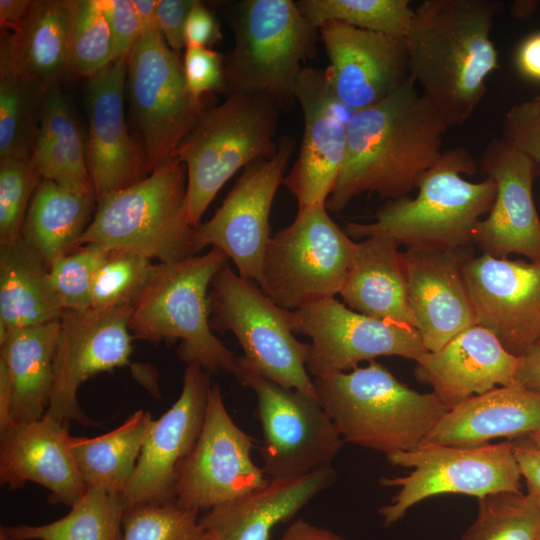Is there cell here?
<instances>
[{
    "label": "cell",
    "instance_id": "obj_1",
    "mask_svg": "<svg viewBox=\"0 0 540 540\" xmlns=\"http://www.w3.org/2000/svg\"><path fill=\"white\" fill-rule=\"evenodd\" d=\"M448 126L409 76L388 97L356 111L347 126L345 159L328 211L339 213L356 196H408L443 153Z\"/></svg>",
    "mask_w": 540,
    "mask_h": 540
},
{
    "label": "cell",
    "instance_id": "obj_2",
    "mask_svg": "<svg viewBox=\"0 0 540 540\" xmlns=\"http://www.w3.org/2000/svg\"><path fill=\"white\" fill-rule=\"evenodd\" d=\"M497 0H425L405 37L410 77L448 128L464 125L500 68L491 40Z\"/></svg>",
    "mask_w": 540,
    "mask_h": 540
},
{
    "label": "cell",
    "instance_id": "obj_3",
    "mask_svg": "<svg viewBox=\"0 0 540 540\" xmlns=\"http://www.w3.org/2000/svg\"><path fill=\"white\" fill-rule=\"evenodd\" d=\"M477 163L463 147L444 149L440 159L417 181L415 198L390 199L371 223H348L350 238L384 237L407 247L457 249L469 247L479 218L490 210L495 182H470Z\"/></svg>",
    "mask_w": 540,
    "mask_h": 540
},
{
    "label": "cell",
    "instance_id": "obj_4",
    "mask_svg": "<svg viewBox=\"0 0 540 540\" xmlns=\"http://www.w3.org/2000/svg\"><path fill=\"white\" fill-rule=\"evenodd\" d=\"M313 383L344 441L386 456L421 445L449 410L433 392L411 389L375 360Z\"/></svg>",
    "mask_w": 540,
    "mask_h": 540
},
{
    "label": "cell",
    "instance_id": "obj_5",
    "mask_svg": "<svg viewBox=\"0 0 540 540\" xmlns=\"http://www.w3.org/2000/svg\"><path fill=\"white\" fill-rule=\"evenodd\" d=\"M186 191V167L174 158L139 182L97 198L78 246L93 243L158 263L196 255V228L188 221Z\"/></svg>",
    "mask_w": 540,
    "mask_h": 540
},
{
    "label": "cell",
    "instance_id": "obj_6",
    "mask_svg": "<svg viewBox=\"0 0 540 540\" xmlns=\"http://www.w3.org/2000/svg\"><path fill=\"white\" fill-rule=\"evenodd\" d=\"M280 102L265 93H234L204 110L174 158L186 167V211L194 228L224 184L242 167L272 156Z\"/></svg>",
    "mask_w": 540,
    "mask_h": 540
},
{
    "label": "cell",
    "instance_id": "obj_7",
    "mask_svg": "<svg viewBox=\"0 0 540 540\" xmlns=\"http://www.w3.org/2000/svg\"><path fill=\"white\" fill-rule=\"evenodd\" d=\"M219 249L172 263H157L148 285L133 305L128 328L149 342L179 339L178 356L187 365L234 373L237 357L212 332L211 281L227 262Z\"/></svg>",
    "mask_w": 540,
    "mask_h": 540
},
{
    "label": "cell",
    "instance_id": "obj_8",
    "mask_svg": "<svg viewBox=\"0 0 540 540\" xmlns=\"http://www.w3.org/2000/svg\"><path fill=\"white\" fill-rule=\"evenodd\" d=\"M234 47L225 64V88L265 93L280 103L294 89L316 51V28L291 0H244L231 17Z\"/></svg>",
    "mask_w": 540,
    "mask_h": 540
},
{
    "label": "cell",
    "instance_id": "obj_9",
    "mask_svg": "<svg viewBox=\"0 0 540 540\" xmlns=\"http://www.w3.org/2000/svg\"><path fill=\"white\" fill-rule=\"evenodd\" d=\"M357 247L325 204L298 207L294 221L269 240L261 290L291 311L333 298L342 290Z\"/></svg>",
    "mask_w": 540,
    "mask_h": 540
},
{
    "label": "cell",
    "instance_id": "obj_10",
    "mask_svg": "<svg viewBox=\"0 0 540 540\" xmlns=\"http://www.w3.org/2000/svg\"><path fill=\"white\" fill-rule=\"evenodd\" d=\"M211 286V327L232 332L243 357L265 378L319 400L306 368L310 344L294 336L292 311L277 305L258 284L239 276L227 262Z\"/></svg>",
    "mask_w": 540,
    "mask_h": 540
},
{
    "label": "cell",
    "instance_id": "obj_11",
    "mask_svg": "<svg viewBox=\"0 0 540 540\" xmlns=\"http://www.w3.org/2000/svg\"><path fill=\"white\" fill-rule=\"evenodd\" d=\"M233 374L256 394L262 469L270 480L331 466L345 441L319 400L265 378L243 356L237 357Z\"/></svg>",
    "mask_w": 540,
    "mask_h": 540
},
{
    "label": "cell",
    "instance_id": "obj_12",
    "mask_svg": "<svg viewBox=\"0 0 540 540\" xmlns=\"http://www.w3.org/2000/svg\"><path fill=\"white\" fill-rule=\"evenodd\" d=\"M393 466L412 468L403 477L380 479L385 487H399L390 504L378 513L384 525L399 521L420 501L446 493L478 499L498 492H521L522 475L512 441L458 447L423 442L411 451L388 455Z\"/></svg>",
    "mask_w": 540,
    "mask_h": 540
},
{
    "label": "cell",
    "instance_id": "obj_13",
    "mask_svg": "<svg viewBox=\"0 0 540 540\" xmlns=\"http://www.w3.org/2000/svg\"><path fill=\"white\" fill-rule=\"evenodd\" d=\"M131 108L148 174L174 159L205 110L187 88L183 64L159 29L143 31L127 60Z\"/></svg>",
    "mask_w": 540,
    "mask_h": 540
},
{
    "label": "cell",
    "instance_id": "obj_14",
    "mask_svg": "<svg viewBox=\"0 0 540 540\" xmlns=\"http://www.w3.org/2000/svg\"><path fill=\"white\" fill-rule=\"evenodd\" d=\"M294 145V139L282 137L272 156L245 167L214 216L195 229L198 251L209 245L221 250L234 262L239 276L260 288L271 238L270 211Z\"/></svg>",
    "mask_w": 540,
    "mask_h": 540
},
{
    "label": "cell",
    "instance_id": "obj_15",
    "mask_svg": "<svg viewBox=\"0 0 540 540\" xmlns=\"http://www.w3.org/2000/svg\"><path fill=\"white\" fill-rule=\"evenodd\" d=\"M292 330L311 339L306 368L315 377L379 356L418 362L428 352L415 328L358 313L334 297L292 311Z\"/></svg>",
    "mask_w": 540,
    "mask_h": 540
},
{
    "label": "cell",
    "instance_id": "obj_16",
    "mask_svg": "<svg viewBox=\"0 0 540 540\" xmlns=\"http://www.w3.org/2000/svg\"><path fill=\"white\" fill-rule=\"evenodd\" d=\"M133 306L64 311L52 367L46 416L70 425L98 426L80 408L79 387L90 377L129 364L132 335L128 328Z\"/></svg>",
    "mask_w": 540,
    "mask_h": 540
},
{
    "label": "cell",
    "instance_id": "obj_17",
    "mask_svg": "<svg viewBox=\"0 0 540 540\" xmlns=\"http://www.w3.org/2000/svg\"><path fill=\"white\" fill-rule=\"evenodd\" d=\"M253 447L254 439L235 424L212 384L200 436L179 469L177 504L207 511L268 485L251 459Z\"/></svg>",
    "mask_w": 540,
    "mask_h": 540
},
{
    "label": "cell",
    "instance_id": "obj_18",
    "mask_svg": "<svg viewBox=\"0 0 540 540\" xmlns=\"http://www.w3.org/2000/svg\"><path fill=\"white\" fill-rule=\"evenodd\" d=\"M463 276L477 323L516 357L540 343V262L481 254Z\"/></svg>",
    "mask_w": 540,
    "mask_h": 540
},
{
    "label": "cell",
    "instance_id": "obj_19",
    "mask_svg": "<svg viewBox=\"0 0 540 540\" xmlns=\"http://www.w3.org/2000/svg\"><path fill=\"white\" fill-rule=\"evenodd\" d=\"M304 116L298 157L282 184L298 207L325 204L341 171L347 126L355 112L336 97L325 69L304 67L294 89Z\"/></svg>",
    "mask_w": 540,
    "mask_h": 540
},
{
    "label": "cell",
    "instance_id": "obj_20",
    "mask_svg": "<svg viewBox=\"0 0 540 540\" xmlns=\"http://www.w3.org/2000/svg\"><path fill=\"white\" fill-rule=\"evenodd\" d=\"M211 386L209 375L201 366L187 365L180 396L149 426L124 492L127 509L175 501L179 469L200 436Z\"/></svg>",
    "mask_w": 540,
    "mask_h": 540
},
{
    "label": "cell",
    "instance_id": "obj_21",
    "mask_svg": "<svg viewBox=\"0 0 540 540\" xmlns=\"http://www.w3.org/2000/svg\"><path fill=\"white\" fill-rule=\"evenodd\" d=\"M479 169L495 182L496 195L488 216L475 225L472 243L494 257L519 254L540 262V217L532 193L539 167L495 138L485 147Z\"/></svg>",
    "mask_w": 540,
    "mask_h": 540
},
{
    "label": "cell",
    "instance_id": "obj_22",
    "mask_svg": "<svg viewBox=\"0 0 540 540\" xmlns=\"http://www.w3.org/2000/svg\"><path fill=\"white\" fill-rule=\"evenodd\" d=\"M337 99L353 112L379 103L405 82L409 58L405 39L338 22L319 27Z\"/></svg>",
    "mask_w": 540,
    "mask_h": 540
},
{
    "label": "cell",
    "instance_id": "obj_23",
    "mask_svg": "<svg viewBox=\"0 0 540 540\" xmlns=\"http://www.w3.org/2000/svg\"><path fill=\"white\" fill-rule=\"evenodd\" d=\"M409 305L427 351L434 352L477 325L463 276L471 246L457 249L407 247L401 253Z\"/></svg>",
    "mask_w": 540,
    "mask_h": 540
},
{
    "label": "cell",
    "instance_id": "obj_24",
    "mask_svg": "<svg viewBox=\"0 0 540 540\" xmlns=\"http://www.w3.org/2000/svg\"><path fill=\"white\" fill-rule=\"evenodd\" d=\"M127 61L112 62L87 85V166L96 198L129 187L147 173L124 115Z\"/></svg>",
    "mask_w": 540,
    "mask_h": 540
},
{
    "label": "cell",
    "instance_id": "obj_25",
    "mask_svg": "<svg viewBox=\"0 0 540 540\" xmlns=\"http://www.w3.org/2000/svg\"><path fill=\"white\" fill-rule=\"evenodd\" d=\"M69 425L46 415L0 432V482L11 490L35 482L49 490L51 504L72 506L87 487L72 451Z\"/></svg>",
    "mask_w": 540,
    "mask_h": 540
},
{
    "label": "cell",
    "instance_id": "obj_26",
    "mask_svg": "<svg viewBox=\"0 0 540 540\" xmlns=\"http://www.w3.org/2000/svg\"><path fill=\"white\" fill-rule=\"evenodd\" d=\"M519 357L509 353L489 329L471 326L415 367L416 379L433 389L449 409L496 387L517 384Z\"/></svg>",
    "mask_w": 540,
    "mask_h": 540
},
{
    "label": "cell",
    "instance_id": "obj_27",
    "mask_svg": "<svg viewBox=\"0 0 540 540\" xmlns=\"http://www.w3.org/2000/svg\"><path fill=\"white\" fill-rule=\"evenodd\" d=\"M540 430V393L516 384L496 387L450 408L424 442L458 447L497 437L524 438Z\"/></svg>",
    "mask_w": 540,
    "mask_h": 540
},
{
    "label": "cell",
    "instance_id": "obj_28",
    "mask_svg": "<svg viewBox=\"0 0 540 540\" xmlns=\"http://www.w3.org/2000/svg\"><path fill=\"white\" fill-rule=\"evenodd\" d=\"M335 478L328 466L298 478L270 480L261 489L205 511L199 522L216 540H269L276 525L291 519Z\"/></svg>",
    "mask_w": 540,
    "mask_h": 540
},
{
    "label": "cell",
    "instance_id": "obj_29",
    "mask_svg": "<svg viewBox=\"0 0 540 540\" xmlns=\"http://www.w3.org/2000/svg\"><path fill=\"white\" fill-rule=\"evenodd\" d=\"M398 246L394 240L377 236L358 242L340 295L358 313L416 329Z\"/></svg>",
    "mask_w": 540,
    "mask_h": 540
},
{
    "label": "cell",
    "instance_id": "obj_30",
    "mask_svg": "<svg viewBox=\"0 0 540 540\" xmlns=\"http://www.w3.org/2000/svg\"><path fill=\"white\" fill-rule=\"evenodd\" d=\"M59 321L7 331L0 360L12 387V424L41 419L49 406Z\"/></svg>",
    "mask_w": 540,
    "mask_h": 540
},
{
    "label": "cell",
    "instance_id": "obj_31",
    "mask_svg": "<svg viewBox=\"0 0 540 540\" xmlns=\"http://www.w3.org/2000/svg\"><path fill=\"white\" fill-rule=\"evenodd\" d=\"M49 268L22 237L0 245V340L7 331L59 321Z\"/></svg>",
    "mask_w": 540,
    "mask_h": 540
},
{
    "label": "cell",
    "instance_id": "obj_32",
    "mask_svg": "<svg viewBox=\"0 0 540 540\" xmlns=\"http://www.w3.org/2000/svg\"><path fill=\"white\" fill-rule=\"evenodd\" d=\"M70 0L32 1L20 28L2 37L18 69L46 93L69 69Z\"/></svg>",
    "mask_w": 540,
    "mask_h": 540
},
{
    "label": "cell",
    "instance_id": "obj_33",
    "mask_svg": "<svg viewBox=\"0 0 540 540\" xmlns=\"http://www.w3.org/2000/svg\"><path fill=\"white\" fill-rule=\"evenodd\" d=\"M96 201L94 193H76L41 180L29 205L23 241L50 268L56 260L79 247Z\"/></svg>",
    "mask_w": 540,
    "mask_h": 540
},
{
    "label": "cell",
    "instance_id": "obj_34",
    "mask_svg": "<svg viewBox=\"0 0 540 540\" xmlns=\"http://www.w3.org/2000/svg\"><path fill=\"white\" fill-rule=\"evenodd\" d=\"M152 420L148 412L138 410L108 433L73 437V456L87 489L124 495Z\"/></svg>",
    "mask_w": 540,
    "mask_h": 540
},
{
    "label": "cell",
    "instance_id": "obj_35",
    "mask_svg": "<svg viewBox=\"0 0 540 540\" xmlns=\"http://www.w3.org/2000/svg\"><path fill=\"white\" fill-rule=\"evenodd\" d=\"M123 494L88 488L64 517L44 525L1 526L13 540H123Z\"/></svg>",
    "mask_w": 540,
    "mask_h": 540
},
{
    "label": "cell",
    "instance_id": "obj_36",
    "mask_svg": "<svg viewBox=\"0 0 540 540\" xmlns=\"http://www.w3.org/2000/svg\"><path fill=\"white\" fill-rule=\"evenodd\" d=\"M44 95L43 89L18 69L7 45L1 40L0 160L31 157Z\"/></svg>",
    "mask_w": 540,
    "mask_h": 540
},
{
    "label": "cell",
    "instance_id": "obj_37",
    "mask_svg": "<svg viewBox=\"0 0 540 540\" xmlns=\"http://www.w3.org/2000/svg\"><path fill=\"white\" fill-rule=\"evenodd\" d=\"M301 13L316 27L338 21L405 39L414 16L408 0H299Z\"/></svg>",
    "mask_w": 540,
    "mask_h": 540
},
{
    "label": "cell",
    "instance_id": "obj_38",
    "mask_svg": "<svg viewBox=\"0 0 540 540\" xmlns=\"http://www.w3.org/2000/svg\"><path fill=\"white\" fill-rule=\"evenodd\" d=\"M474 523L461 540H537L540 508L521 492H498L478 499Z\"/></svg>",
    "mask_w": 540,
    "mask_h": 540
},
{
    "label": "cell",
    "instance_id": "obj_39",
    "mask_svg": "<svg viewBox=\"0 0 540 540\" xmlns=\"http://www.w3.org/2000/svg\"><path fill=\"white\" fill-rule=\"evenodd\" d=\"M69 69L92 77L113 62L109 23L99 0H70Z\"/></svg>",
    "mask_w": 540,
    "mask_h": 540
},
{
    "label": "cell",
    "instance_id": "obj_40",
    "mask_svg": "<svg viewBox=\"0 0 540 540\" xmlns=\"http://www.w3.org/2000/svg\"><path fill=\"white\" fill-rule=\"evenodd\" d=\"M157 263L128 251H109L92 288L91 308L133 306L149 281Z\"/></svg>",
    "mask_w": 540,
    "mask_h": 540
},
{
    "label": "cell",
    "instance_id": "obj_41",
    "mask_svg": "<svg viewBox=\"0 0 540 540\" xmlns=\"http://www.w3.org/2000/svg\"><path fill=\"white\" fill-rule=\"evenodd\" d=\"M198 515L176 501L136 505L124 513L123 540H211Z\"/></svg>",
    "mask_w": 540,
    "mask_h": 540
},
{
    "label": "cell",
    "instance_id": "obj_42",
    "mask_svg": "<svg viewBox=\"0 0 540 540\" xmlns=\"http://www.w3.org/2000/svg\"><path fill=\"white\" fill-rule=\"evenodd\" d=\"M108 252L97 244H84L50 266L51 286L63 312L91 308L93 283Z\"/></svg>",
    "mask_w": 540,
    "mask_h": 540
},
{
    "label": "cell",
    "instance_id": "obj_43",
    "mask_svg": "<svg viewBox=\"0 0 540 540\" xmlns=\"http://www.w3.org/2000/svg\"><path fill=\"white\" fill-rule=\"evenodd\" d=\"M41 177L29 159L0 160V245L19 240Z\"/></svg>",
    "mask_w": 540,
    "mask_h": 540
},
{
    "label": "cell",
    "instance_id": "obj_44",
    "mask_svg": "<svg viewBox=\"0 0 540 540\" xmlns=\"http://www.w3.org/2000/svg\"><path fill=\"white\" fill-rule=\"evenodd\" d=\"M38 132L55 138L75 171L91 181L87 166L86 146L80 126L67 96L57 85L51 87L42 99Z\"/></svg>",
    "mask_w": 540,
    "mask_h": 540
},
{
    "label": "cell",
    "instance_id": "obj_45",
    "mask_svg": "<svg viewBox=\"0 0 540 540\" xmlns=\"http://www.w3.org/2000/svg\"><path fill=\"white\" fill-rule=\"evenodd\" d=\"M30 161L42 180H49L76 193H94L92 182L80 176L58 141L38 132Z\"/></svg>",
    "mask_w": 540,
    "mask_h": 540
},
{
    "label": "cell",
    "instance_id": "obj_46",
    "mask_svg": "<svg viewBox=\"0 0 540 540\" xmlns=\"http://www.w3.org/2000/svg\"><path fill=\"white\" fill-rule=\"evenodd\" d=\"M501 139L532 159L540 169V100L537 97L507 111Z\"/></svg>",
    "mask_w": 540,
    "mask_h": 540
},
{
    "label": "cell",
    "instance_id": "obj_47",
    "mask_svg": "<svg viewBox=\"0 0 540 540\" xmlns=\"http://www.w3.org/2000/svg\"><path fill=\"white\" fill-rule=\"evenodd\" d=\"M183 72L190 93L202 99L208 92L225 87L222 56L207 47H186Z\"/></svg>",
    "mask_w": 540,
    "mask_h": 540
},
{
    "label": "cell",
    "instance_id": "obj_48",
    "mask_svg": "<svg viewBox=\"0 0 540 540\" xmlns=\"http://www.w3.org/2000/svg\"><path fill=\"white\" fill-rule=\"evenodd\" d=\"M110 26L113 62L128 60L142 29L133 0H99Z\"/></svg>",
    "mask_w": 540,
    "mask_h": 540
},
{
    "label": "cell",
    "instance_id": "obj_49",
    "mask_svg": "<svg viewBox=\"0 0 540 540\" xmlns=\"http://www.w3.org/2000/svg\"><path fill=\"white\" fill-rule=\"evenodd\" d=\"M194 0H159L158 29L168 46L179 52L185 44V25Z\"/></svg>",
    "mask_w": 540,
    "mask_h": 540
},
{
    "label": "cell",
    "instance_id": "obj_50",
    "mask_svg": "<svg viewBox=\"0 0 540 540\" xmlns=\"http://www.w3.org/2000/svg\"><path fill=\"white\" fill-rule=\"evenodd\" d=\"M186 47H207L220 41L222 33L213 13L194 0L185 25Z\"/></svg>",
    "mask_w": 540,
    "mask_h": 540
},
{
    "label": "cell",
    "instance_id": "obj_51",
    "mask_svg": "<svg viewBox=\"0 0 540 540\" xmlns=\"http://www.w3.org/2000/svg\"><path fill=\"white\" fill-rule=\"evenodd\" d=\"M522 439L512 441L514 454L527 485V495L540 508V448Z\"/></svg>",
    "mask_w": 540,
    "mask_h": 540
},
{
    "label": "cell",
    "instance_id": "obj_52",
    "mask_svg": "<svg viewBox=\"0 0 540 540\" xmlns=\"http://www.w3.org/2000/svg\"><path fill=\"white\" fill-rule=\"evenodd\" d=\"M515 66L525 78L540 82V31L528 35L518 45Z\"/></svg>",
    "mask_w": 540,
    "mask_h": 540
},
{
    "label": "cell",
    "instance_id": "obj_53",
    "mask_svg": "<svg viewBox=\"0 0 540 540\" xmlns=\"http://www.w3.org/2000/svg\"><path fill=\"white\" fill-rule=\"evenodd\" d=\"M516 381L524 388L540 393V343L519 357Z\"/></svg>",
    "mask_w": 540,
    "mask_h": 540
},
{
    "label": "cell",
    "instance_id": "obj_54",
    "mask_svg": "<svg viewBox=\"0 0 540 540\" xmlns=\"http://www.w3.org/2000/svg\"><path fill=\"white\" fill-rule=\"evenodd\" d=\"M282 540H344L334 532L315 526L305 520L294 521L285 531Z\"/></svg>",
    "mask_w": 540,
    "mask_h": 540
},
{
    "label": "cell",
    "instance_id": "obj_55",
    "mask_svg": "<svg viewBox=\"0 0 540 540\" xmlns=\"http://www.w3.org/2000/svg\"><path fill=\"white\" fill-rule=\"evenodd\" d=\"M31 0H0V24L2 29L16 32L31 7Z\"/></svg>",
    "mask_w": 540,
    "mask_h": 540
},
{
    "label": "cell",
    "instance_id": "obj_56",
    "mask_svg": "<svg viewBox=\"0 0 540 540\" xmlns=\"http://www.w3.org/2000/svg\"><path fill=\"white\" fill-rule=\"evenodd\" d=\"M12 387L6 364L0 360V432L12 425Z\"/></svg>",
    "mask_w": 540,
    "mask_h": 540
},
{
    "label": "cell",
    "instance_id": "obj_57",
    "mask_svg": "<svg viewBox=\"0 0 540 540\" xmlns=\"http://www.w3.org/2000/svg\"><path fill=\"white\" fill-rule=\"evenodd\" d=\"M138 18L143 31L158 29L157 25V5L155 0H133Z\"/></svg>",
    "mask_w": 540,
    "mask_h": 540
},
{
    "label": "cell",
    "instance_id": "obj_58",
    "mask_svg": "<svg viewBox=\"0 0 540 540\" xmlns=\"http://www.w3.org/2000/svg\"><path fill=\"white\" fill-rule=\"evenodd\" d=\"M538 1L517 0L511 4V14L519 20L529 19L536 11Z\"/></svg>",
    "mask_w": 540,
    "mask_h": 540
},
{
    "label": "cell",
    "instance_id": "obj_59",
    "mask_svg": "<svg viewBox=\"0 0 540 540\" xmlns=\"http://www.w3.org/2000/svg\"><path fill=\"white\" fill-rule=\"evenodd\" d=\"M526 439H528L533 445H535L536 447L540 448V430L530 434L529 436L527 437H524Z\"/></svg>",
    "mask_w": 540,
    "mask_h": 540
},
{
    "label": "cell",
    "instance_id": "obj_60",
    "mask_svg": "<svg viewBox=\"0 0 540 540\" xmlns=\"http://www.w3.org/2000/svg\"><path fill=\"white\" fill-rule=\"evenodd\" d=\"M0 540H13V539L10 538L5 532L0 530Z\"/></svg>",
    "mask_w": 540,
    "mask_h": 540
},
{
    "label": "cell",
    "instance_id": "obj_61",
    "mask_svg": "<svg viewBox=\"0 0 540 540\" xmlns=\"http://www.w3.org/2000/svg\"><path fill=\"white\" fill-rule=\"evenodd\" d=\"M537 540H540V528H539V531H538Z\"/></svg>",
    "mask_w": 540,
    "mask_h": 540
},
{
    "label": "cell",
    "instance_id": "obj_62",
    "mask_svg": "<svg viewBox=\"0 0 540 540\" xmlns=\"http://www.w3.org/2000/svg\"><path fill=\"white\" fill-rule=\"evenodd\" d=\"M536 97L540 100V91H539V94Z\"/></svg>",
    "mask_w": 540,
    "mask_h": 540
},
{
    "label": "cell",
    "instance_id": "obj_63",
    "mask_svg": "<svg viewBox=\"0 0 540 540\" xmlns=\"http://www.w3.org/2000/svg\"><path fill=\"white\" fill-rule=\"evenodd\" d=\"M211 540H216L215 536L213 535V538Z\"/></svg>",
    "mask_w": 540,
    "mask_h": 540
}]
</instances>
